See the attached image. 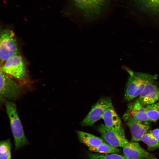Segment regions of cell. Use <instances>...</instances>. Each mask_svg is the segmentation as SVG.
Returning <instances> with one entry per match:
<instances>
[{"label":"cell","instance_id":"obj_17","mask_svg":"<svg viewBox=\"0 0 159 159\" xmlns=\"http://www.w3.org/2000/svg\"><path fill=\"white\" fill-rule=\"evenodd\" d=\"M141 141L147 145L148 149L150 151L159 148V141L153 135L151 131L144 134L141 137Z\"/></svg>","mask_w":159,"mask_h":159},{"label":"cell","instance_id":"obj_11","mask_svg":"<svg viewBox=\"0 0 159 159\" xmlns=\"http://www.w3.org/2000/svg\"><path fill=\"white\" fill-rule=\"evenodd\" d=\"M139 11L150 17H159V0H132Z\"/></svg>","mask_w":159,"mask_h":159},{"label":"cell","instance_id":"obj_4","mask_svg":"<svg viewBox=\"0 0 159 159\" xmlns=\"http://www.w3.org/2000/svg\"><path fill=\"white\" fill-rule=\"evenodd\" d=\"M72 4L85 18L92 19L99 16L109 0H70Z\"/></svg>","mask_w":159,"mask_h":159},{"label":"cell","instance_id":"obj_8","mask_svg":"<svg viewBox=\"0 0 159 159\" xmlns=\"http://www.w3.org/2000/svg\"><path fill=\"white\" fill-rule=\"evenodd\" d=\"M97 130L103 140L107 143L115 147H123L129 142L125 135L124 131L117 132L110 130L101 124Z\"/></svg>","mask_w":159,"mask_h":159},{"label":"cell","instance_id":"obj_1","mask_svg":"<svg viewBox=\"0 0 159 159\" xmlns=\"http://www.w3.org/2000/svg\"><path fill=\"white\" fill-rule=\"evenodd\" d=\"M129 73V76L126 83L124 98L127 101H130L140 95L148 84L154 83L157 75L140 72H135L124 67Z\"/></svg>","mask_w":159,"mask_h":159},{"label":"cell","instance_id":"obj_21","mask_svg":"<svg viewBox=\"0 0 159 159\" xmlns=\"http://www.w3.org/2000/svg\"><path fill=\"white\" fill-rule=\"evenodd\" d=\"M151 131L153 135L159 141V127Z\"/></svg>","mask_w":159,"mask_h":159},{"label":"cell","instance_id":"obj_16","mask_svg":"<svg viewBox=\"0 0 159 159\" xmlns=\"http://www.w3.org/2000/svg\"><path fill=\"white\" fill-rule=\"evenodd\" d=\"M91 151L100 153L112 154L118 153L121 152L120 150L112 146L106 142L95 147L89 148Z\"/></svg>","mask_w":159,"mask_h":159},{"label":"cell","instance_id":"obj_13","mask_svg":"<svg viewBox=\"0 0 159 159\" xmlns=\"http://www.w3.org/2000/svg\"><path fill=\"white\" fill-rule=\"evenodd\" d=\"M153 84L150 83L148 84L138 99L144 106L155 103L159 99V87Z\"/></svg>","mask_w":159,"mask_h":159},{"label":"cell","instance_id":"obj_6","mask_svg":"<svg viewBox=\"0 0 159 159\" xmlns=\"http://www.w3.org/2000/svg\"><path fill=\"white\" fill-rule=\"evenodd\" d=\"M1 97L8 100H15L21 95L22 84L0 70Z\"/></svg>","mask_w":159,"mask_h":159},{"label":"cell","instance_id":"obj_15","mask_svg":"<svg viewBox=\"0 0 159 159\" xmlns=\"http://www.w3.org/2000/svg\"><path fill=\"white\" fill-rule=\"evenodd\" d=\"M77 134L80 141L88 148L97 146L105 142L102 139L88 133L78 131Z\"/></svg>","mask_w":159,"mask_h":159},{"label":"cell","instance_id":"obj_18","mask_svg":"<svg viewBox=\"0 0 159 159\" xmlns=\"http://www.w3.org/2000/svg\"><path fill=\"white\" fill-rule=\"evenodd\" d=\"M11 144L10 139L0 142V159H11Z\"/></svg>","mask_w":159,"mask_h":159},{"label":"cell","instance_id":"obj_5","mask_svg":"<svg viewBox=\"0 0 159 159\" xmlns=\"http://www.w3.org/2000/svg\"><path fill=\"white\" fill-rule=\"evenodd\" d=\"M18 54L19 53L14 32L9 28L3 29L0 37L1 66L10 57Z\"/></svg>","mask_w":159,"mask_h":159},{"label":"cell","instance_id":"obj_19","mask_svg":"<svg viewBox=\"0 0 159 159\" xmlns=\"http://www.w3.org/2000/svg\"><path fill=\"white\" fill-rule=\"evenodd\" d=\"M145 110L149 121L155 122L159 119V102L146 105Z\"/></svg>","mask_w":159,"mask_h":159},{"label":"cell","instance_id":"obj_2","mask_svg":"<svg viewBox=\"0 0 159 159\" xmlns=\"http://www.w3.org/2000/svg\"><path fill=\"white\" fill-rule=\"evenodd\" d=\"M5 105L14 138V150L16 151L29 143L25 136L16 104L13 102L6 101Z\"/></svg>","mask_w":159,"mask_h":159},{"label":"cell","instance_id":"obj_14","mask_svg":"<svg viewBox=\"0 0 159 159\" xmlns=\"http://www.w3.org/2000/svg\"><path fill=\"white\" fill-rule=\"evenodd\" d=\"M102 119L104 125L108 129L117 132L124 131L121 126V120L113 107L106 110Z\"/></svg>","mask_w":159,"mask_h":159},{"label":"cell","instance_id":"obj_7","mask_svg":"<svg viewBox=\"0 0 159 159\" xmlns=\"http://www.w3.org/2000/svg\"><path fill=\"white\" fill-rule=\"evenodd\" d=\"M113 107L111 98L108 97L100 98L92 106L90 111L81 123L82 126H92L102 118L105 111Z\"/></svg>","mask_w":159,"mask_h":159},{"label":"cell","instance_id":"obj_9","mask_svg":"<svg viewBox=\"0 0 159 159\" xmlns=\"http://www.w3.org/2000/svg\"><path fill=\"white\" fill-rule=\"evenodd\" d=\"M123 148L124 155L128 159H157L154 155L143 148L137 143L129 142Z\"/></svg>","mask_w":159,"mask_h":159},{"label":"cell","instance_id":"obj_12","mask_svg":"<svg viewBox=\"0 0 159 159\" xmlns=\"http://www.w3.org/2000/svg\"><path fill=\"white\" fill-rule=\"evenodd\" d=\"M127 124L129 128L132 135V140L141 141L143 135L150 128L148 121H141L130 117L127 120Z\"/></svg>","mask_w":159,"mask_h":159},{"label":"cell","instance_id":"obj_20","mask_svg":"<svg viewBox=\"0 0 159 159\" xmlns=\"http://www.w3.org/2000/svg\"><path fill=\"white\" fill-rule=\"evenodd\" d=\"M89 159H128L124 155L118 153L102 154L90 153L88 155Z\"/></svg>","mask_w":159,"mask_h":159},{"label":"cell","instance_id":"obj_3","mask_svg":"<svg viewBox=\"0 0 159 159\" xmlns=\"http://www.w3.org/2000/svg\"><path fill=\"white\" fill-rule=\"evenodd\" d=\"M0 70L22 84L27 82L26 67L20 54L13 55L7 59L1 66Z\"/></svg>","mask_w":159,"mask_h":159},{"label":"cell","instance_id":"obj_10","mask_svg":"<svg viewBox=\"0 0 159 159\" xmlns=\"http://www.w3.org/2000/svg\"><path fill=\"white\" fill-rule=\"evenodd\" d=\"M138 99L128 105L126 111L123 115L125 121L130 117L141 121H149V118L145 112V107Z\"/></svg>","mask_w":159,"mask_h":159}]
</instances>
